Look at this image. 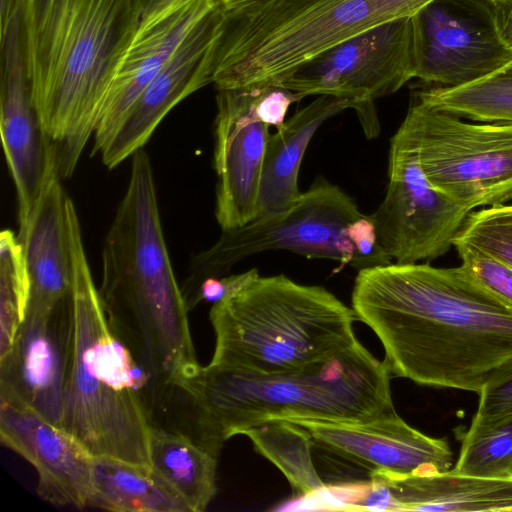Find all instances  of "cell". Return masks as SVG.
<instances>
[{"mask_svg": "<svg viewBox=\"0 0 512 512\" xmlns=\"http://www.w3.org/2000/svg\"><path fill=\"white\" fill-rule=\"evenodd\" d=\"M352 308L382 343L391 376L477 394L512 378V305L463 265L359 270Z\"/></svg>", "mask_w": 512, "mask_h": 512, "instance_id": "1", "label": "cell"}, {"mask_svg": "<svg viewBox=\"0 0 512 512\" xmlns=\"http://www.w3.org/2000/svg\"><path fill=\"white\" fill-rule=\"evenodd\" d=\"M21 22L32 101L67 178L139 30L134 0H21Z\"/></svg>", "mask_w": 512, "mask_h": 512, "instance_id": "2", "label": "cell"}, {"mask_svg": "<svg viewBox=\"0 0 512 512\" xmlns=\"http://www.w3.org/2000/svg\"><path fill=\"white\" fill-rule=\"evenodd\" d=\"M99 295L114 333L150 377V392L199 365L188 310L171 264L151 160L141 148L102 248Z\"/></svg>", "mask_w": 512, "mask_h": 512, "instance_id": "3", "label": "cell"}, {"mask_svg": "<svg viewBox=\"0 0 512 512\" xmlns=\"http://www.w3.org/2000/svg\"><path fill=\"white\" fill-rule=\"evenodd\" d=\"M72 290L63 310L64 373L60 428L93 457L151 471L150 377L112 330L93 281L73 201L66 202Z\"/></svg>", "mask_w": 512, "mask_h": 512, "instance_id": "4", "label": "cell"}, {"mask_svg": "<svg viewBox=\"0 0 512 512\" xmlns=\"http://www.w3.org/2000/svg\"><path fill=\"white\" fill-rule=\"evenodd\" d=\"M391 374L359 341L302 368L254 373L200 366L181 385L197 405L204 447L218 457L226 440L271 419L361 422L397 415Z\"/></svg>", "mask_w": 512, "mask_h": 512, "instance_id": "5", "label": "cell"}, {"mask_svg": "<svg viewBox=\"0 0 512 512\" xmlns=\"http://www.w3.org/2000/svg\"><path fill=\"white\" fill-rule=\"evenodd\" d=\"M215 348L209 364L246 372L302 368L358 342V317L326 288L285 275H258L209 313Z\"/></svg>", "mask_w": 512, "mask_h": 512, "instance_id": "6", "label": "cell"}, {"mask_svg": "<svg viewBox=\"0 0 512 512\" xmlns=\"http://www.w3.org/2000/svg\"><path fill=\"white\" fill-rule=\"evenodd\" d=\"M363 214L340 187L317 179L285 212L230 230H222L216 243L197 254L181 291L188 311L197 306L201 283L221 277L240 260L265 251L288 250L309 258L339 262L355 268L356 254L345 227Z\"/></svg>", "mask_w": 512, "mask_h": 512, "instance_id": "7", "label": "cell"}, {"mask_svg": "<svg viewBox=\"0 0 512 512\" xmlns=\"http://www.w3.org/2000/svg\"><path fill=\"white\" fill-rule=\"evenodd\" d=\"M397 131L429 182L469 210L512 200V122H466L413 97Z\"/></svg>", "mask_w": 512, "mask_h": 512, "instance_id": "8", "label": "cell"}, {"mask_svg": "<svg viewBox=\"0 0 512 512\" xmlns=\"http://www.w3.org/2000/svg\"><path fill=\"white\" fill-rule=\"evenodd\" d=\"M421 30L417 14L375 26L313 58L280 85L305 96L330 95L355 101L359 120L374 100L417 78Z\"/></svg>", "mask_w": 512, "mask_h": 512, "instance_id": "9", "label": "cell"}, {"mask_svg": "<svg viewBox=\"0 0 512 512\" xmlns=\"http://www.w3.org/2000/svg\"><path fill=\"white\" fill-rule=\"evenodd\" d=\"M388 176L385 197L370 214L385 253L401 264L446 254L472 211L429 182L399 131L390 141Z\"/></svg>", "mask_w": 512, "mask_h": 512, "instance_id": "10", "label": "cell"}, {"mask_svg": "<svg viewBox=\"0 0 512 512\" xmlns=\"http://www.w3.org/2000/svg\"><path fill=\"white\" fill-rule=\"evenodd\" d=\"M0 133L16 189L23 229L50 180L59 174L56 151L41 126L27 79L21 4L1 20Z\"/></svg>", "mask_w": 512, "mask_h": 512, "instance_id": "11", "label": "cell"}, {"mask_svg": "<svg viewBox=\"0 0 512 512\" xmlns=\"http://www.w3.org/2000/svg\"><path fill=\"white\" fill-rule=\"evenodd\" d=\"M306 429L314 447L366 475L430 476L451 470L449 444L423 434L398 414L361 422L291 419Z\"/></svg>", "mask_w": 512, "mask_h": 512, "instance_id": "12", "label": "cell"}, {"mask_svg": "<svg viewBox=\"0 0 512 512\" xmlns=\"http://www.w3.org/2000/svg\"><path fill=\"white\" fill-rule=\"evenodd\" d=\"M421 60L417 78L457 87L478 80L512 60L482 3L435 0L417 13Z\"/></svg>", "mask_w": 512, "mask_h": 512, "instance_id": "13", "label": "cell"}, {"mask_svg": "<svg viewBox=\"0 0 512 512\" xmlns=\"http://www.w3.org/2000/svg\"><path fill=\"white\" fill-rule=\"evenodd\" d=\"M257 88L217 89L214 169L215 217L222 230L241 227L257 217L269 126L255 111Z\"/></svg>", "mask_w": 512, "mask_h": 512, "instance_id": "14", "label": "cell"}, {"mask_svg": "<svg viewBox=\"0 0 512 512\" xmlns=\"http://www.w3.org/2000/svg\"><path fill=\"white\" fill-rule=\"evenodd\" d=\"M218 24L217 1L182 39L160 71L99 150L112 169L144 147L163 118L180 101L212 83L211 47Z\"/></svg>", "mask_w": 512, "mask_h": 512, "instance_id": "15", "label": "cell"}, {"mask_svg": "<svg viewBox=\"0 0 512 512\" xmlns=\"http://www.w3.org/2000/svg\"><path fill=\"white\" fill-rule=\"evenodd\" d=\"M0 403L1 442L34 466L39 495L55 505L89 506L93 456L18 399L0 394Z\"/></svg>", "mask_w": 512, "mask_h": 512, "instance_id": "16", "label": "cell"}, {"mask_svg": "<svg viewBox=\"0 0 512 512\" xmlns=\"http://www.w3.org/2000/svg\"><path fill=\"white\" fill-rule=\"evenodd\" d=\"M69 297L50 314L25 312L11 350L0 359V394L18 399L59 427L63 403V310Z\"/></svg>", "mask_w": 512, "mask_h": 512, "instance_id": "17", "label": "cell"}, {"mask_svg": "<svg viewBox=\"0 0 512 512\" xmlns=\"http://www.w3.org/2000/svg\"><path fill=\"white\" fill-rule=\"evenodd\" d=\"M216 0H194L140 28L122 59L104 101L92 154L98 153L194 24Z\"/></svg>", "mask_w": 512, "mask_h": 512, "instance_id": "18", "label": "cell"}, {"mask_svg": "<svg viewBox=\"0 0 512 512\" xmlns=\"http://www.w3.org/2000/svg\"><path fill=\"white\" fill-rule=\"evenodd\" d=\"M353 100L319 95L270 134L260 179L257 217H271L288 210L302 192L300 166L308 145L329 118L346 109H358Z\"/></svg>", "mask_w": 512, "mask_h": 512, "instance_id": "19", "label": "cell"}, {"mask_svg": "<svg viewBox=\"0 0 512 512\" xmlns=\"http://www.w3.org/2000/svg\"><path fill=\"white\" fill-rule=\"evenodd\" d=\"M392 496L393 511L512 512V476L489 478L454 473L430 476L372 474Z\"/></svg>", "mask_w": 512, "mask_h": 512, "instance_id": "20", "label": "cell"}, {"mask_svg": "<svg viewBox=\"0 0 512 512\" xmlns=\"http://www.w3.org/2000/svg\"><path fill=\"white\" fill-rule=\"evenodd\" d=\"M151 473L189 512L206 510L216 494L218 457L191 438L151 428Z\"/></svg>", "mask_w": 512, "mask_h": 512, "instance_id": "21", "label": "cell"}, {"mask_svg": "<svg viewBox=\"0 0 512 512\" xmlns=\"http://www.w3.org/2000/svg\"><path fill=\"white\" fill-rule=\"evenodd\" d=\"M89 506L116 512H189L150 470L107 457H92Z\"/></svg>", "mask_w": 512, "mask_h": 512, "instance_id": "22", "label": "cell"}, {"mask_svg": "<svg viewBox=\"0 0 512 512\" xmlns=\"http://www.w3.org/2000/svg\"><path fill=\"white\" fill-rule=\"evenodd\" d=\"M254 449L274 464L293 490L303 497L326 490L312 457L314 443L309 432L286 419H271L243 431Z\"/></svg>", "mask_w": 512, "mask_h": 512, "instance_id": "23", "label": "cell"}, {"mask_svg": "<svg viewBox=\"0 0 512 512\" xmlns=\"http://www.w3.org/2000/svg\"><path fill=\"white\" fill-rule=\"evenodd\" d=\"M413 97L461 118L479 122H512V60L473 82L457 87L422 89Z\"/></svg>", "mask_w": 512, "mask_h": 512, "instance_id": "24", "label": "cell"}, {"mask_svg": "<svg viewBox=\"0 0 512 512\" xmlns=\"http://www.w3.org/2000/svg\"><path fill=\"white\" fill-rule=\"evenodd\" d=\"M29 277L18 237L4 229L0 234V359L11 350L25 316Z\"/></svg>", "mask_w": 512, "mask_h": 512, "instance_id": "25", "label": "cell"}, {"mask_svg": "<svg viewBox=\"0 0 512 512\" xmlns=\"http://www.w3.org/2000/svg\"><path fill=\"white\" fill-rule=\"evenodd\" d=\"M454 473L505 478L512 476V420L494 425H470L461 438Z\"/></svg>", "mask_w": 512, "mask_h": 512, "instance_id": "26", "label": "cell"}, {"mask_svg": "<svg viewBox=\"0 0 512 512\" xmlns=\"http://www.w3.org/2000/svg\"><path fill=\"white\" fill-rule=\"evenodd\" d=\"M455 240L469 243L512 267V204L470 212Z\"/></svg>", "mask_w": 512, "mask_h": 512, "instance_id": "27", "label": "cell"}, {"mask_svg": "<svg viewBox=\"0 0 512 512\" xmlns=\"http://www.w3.org/2000/svg\"><path fill=\"white\" fill-rule=\"evenodd\" d=\"M463 265L481 284L512 305V267L475 246L454 240Z\"/></svg>", "mask_w": 512, "mask_h": 512, "instance_id": "28", "label": "cell"}, {"mask_svg": "<svg viewBox=\"0 0 512 512\" xmlns=\"http://www.w3.org/2000/svg\"><path fill=\"white\" fill-rule=\"evenodd\" d=\"M345 234L354 246L356 254L355 269L382 266L392 263L378 243L375 225L370 215L351 221L345 227Z\"/></svg>", "mask_w": 512, "mask_h": 512, "instance_id": "29", "label": "cell"}, {"mask_svg": "<svg viewBox=\"0 0 512 512\" xmlns=\"http://www.w3.org/2000/svg\"><path fill=\"white\" fill-rule=\"evenodd\" d=\"M512 420V378L484 389L470 425H494Z\"/></svg>", "mask_w": 512, "mask_h": 512, "instance_id": "30", "label": "cell"}, {"mask_svg": "<svg viewBox=\"0 0 512 512\" xmlns=\"http://www.w3.org/2000/svg\"><path fill=\"white\" fill-rule=\"evenodd\" d=\"M306 96L282 86L257 88L255 111L258 118L266 125L276 129L285 122V116L292 103L299 102Z\"/></svg>", "mask_w": 512, "mask_h": 512, "instance_id": "31", "label": "cell"}, {"mask_svg": "<svg viewBox=\"0 0 512 512\" xmlns=\"http://www.w3.org/2000/svg\"><path fill=\"white\" fill-rule=\"evenodd\" d=\"M258 275V270L252 268L240 274L207 278L199 287L197 305L203 301L215 304L240 290Z\"/></svg>", "mask_w": 512, "mask_h": 512, "instance_id": "32", "label": "cell"}, {"mask_svg": "<svg viewBox=\"0 0 512 512\" xmlns=\"http://www.w3.org/2000/svg\"><path fill=\"white\" fill-rule=\"evenodd\" d=\"M482 4L501 41L512 48V0Z\"/></svg>", "mask_w": 512, "mask_h": 512, "instance_id": "33", "label": "cell"}, {"mask_svg": "<svg viewBox=\"0 0 512 512\" xmlns=\"http://www.w3.org/2000/svg\"><path fill=\"white\" fill-rule=\"evenodd\" d=\"M194 0H134L139 29L162 14Z\"/></svg>", "mask_w": 512, "mask_h": 512, "instance_id": "34", "label": "cell"}, {"mask_svg": "<svg viewBox=\"0 0 512 512\" xmlns=\"http://www.w3.org/2000/svg\"><path fill=\"white\" fill-rule=\"evenodd\" d=\"M217 1H218V3L220 5L230 6V5H235V4H240V3L248 2V1H251V0H217Z\"/></svg>", "mask_w": 512, "mask_h": 512, "instance_id": "35", "label": "cell"}, {"mask_svg": "<svg viewBox=\"0 0 512 512\" xmlns=\"http://www.w3.org/2000/svg\"><path fill=\"white\" fill-rule=\"evenodd\" d=\"M470 1H475V2H480V3H491V2L500 1V0H470Z\"/></svg>", "mask_w": 512, "mask_h": 512, "instance_id": "36", "label": "cell"}]
</instances>
